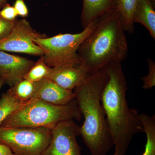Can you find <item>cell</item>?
<instances>
[{"label":"cell","instance_id":"obj_1","mask_svg":"<svg viewBox=\"0 0 155 155\" xmlns=\"http://www.w3.org/2000/svg\"><path fill=\"white\" fill-rule=\"evenodd\" d=\"M108 79L101 96L102 105L117 155H125L134 137L143 132L136 109L130 108L126 94L127 84L121 62L104 67Z\"/></svg>","mask_w":155,"mask_h":155},{"label":"cell","instance_id":"obj_2","mask_svg":"<svg viewBox=\"0 0 155 155\" xmlns=\"http://www.w3.org/2000/svg\"><path fill=\"white\" fill-rule=\"evenodd\" d=\"M108 79L104 67L91 73L83 84L73 90L84 119L81 135L91 155H107L114 146L101 101Z\"/></svg>","mask_w":155,"mask_h":155},{"label":"cell","instance_id":"obj_3","mask_svg":"<svg viewBox=\"0 0 155 155\" xmlns=\"http://www.w3.org/2000/svg\"><path fill=\"white\" fill-rule=\"evenodd\" d=\"M121 16L115 9L97 19L94 28L79 46L81 64L90 73L127 58L128 48Z\"/></svg>","mask_w":155,"mask_h":155},{"label":"cell","instance_id":"obj_4","mask_svg":"<svg viewBox=\"0 0 155 155\" xmlns=\"http://www.w3.org/2000/svg\"><path fill=\"white\" fill-rule=\"evenodd\" d=\"M82 119L75 99L63 105L38 99L30 100L11 115L1 126L45 127L52 129L58 123Z\"/></svg>","mask_w":155,"mask_h":155},{"label":"cell","instance_id":"obj_5","mask_svg":"<svg viewBox=\"0 0 155 155\" xmlns=\"http://www.w3.org/2000/svg\"><path fill=\"white\" fill-rule=\"evenodd\" d=\"M97 19L79 33L59 34L51 37L42 35L36 37L34 42L43 51L41 58L44 62L51 68L80 64L78 49L94 28Z\"/></svg>","mask_w":155,"mask_h":155},{"label":"cell","instance_id":"obj_6","mask_svg":"<svg viewBox=\"0 0 155 155\" xmlns=\"http://www.w3.org/2000/svg\"><path fill=\"white\" fill-rule=\"evenodd\" d=\"M51 131L45 127L0 126V143L16 155H42L51 141Z\"/></svg>","mask_w":155,"mask_h":155},{"label":"cell","instance_id":"obj_7","mask_svg":"<svg viewBox=\"0 0 155 155\" xmlns=\"http://www.w3.org/2000/svg\"><path fill=\"white\" fill-rule=\"evenodd\" d=\"M40 35L26 19H16L8 35L0 40V51L42 57L43 51L34 42V39Z\"/></svg>","mask_w":155,"mask_h":155},{"label":"cell","instance_id":"obj_8","mask_svg":"<svg viewBox=\"0 0 155 155\" xmlns=\"http://www.w3.org/2000/svg\"><path fill=\"white\" fill-rule=\"evenodd\" d=\"M80 132L74 120L58 123L52 129L51 141L42 155H82L77 140Z\"/></svg>","mask_w":155,"mask_h":155},{"label":"cell","instance_id":"obj_9","mask_svg":"<svg viewBox=\"0 0 155 155\" xmlns=\"http://www.w3.org/2000/svg\"><path fill=\"white\" fill-rule=\"evenodd\" d=\"M34 64L27 58L0 51V76L11 87L24 79Z\"/></svg>","mask_w":155,"mask_h":155},{"label":"cell","instance_id":"obj_10","mask_svg":"<svg viewBox=\"0 0 155 155\" xmlns=\"http://www.w3.org/2000/svg\"><path fill=\"white\" fill-rule=\"evenodd\" d=\"M35 91L32 99H38L46 102L63 105L75 99L73 91L65 89L47 78L35 82Z\"/></svg>","mask_w":155,"mask_h":155},{"label":"cell","instance_id":"obj_11","mask_svg":"<svg viewBox=\"0 0 155 155\" xmlns=\"http://www.w3.org/2000/svg\"><path fill=\"white\" fill-rule=\"evenodd\" d=\"M91 73L81 64L52 68L46 77L65 89L73 91L83 84Z\"/></svg>","mask_w":155,"mask_h":155},{"label":"cell","instance_id":"obj_12","mask_svg":"<svg viewBox=\"0 0 155 155\" xmlns=\"http://www.w3.org/2000/svg\"><path fill=\"white\" fill-rule=\"evenodd\" d=\"M116 9L113 0H83L81 20L84 28L93 21Z\"/></svg>","mask_w":155,"mask_h":155},{"label":"cell","instance_id":"obj_13","mask_svg":"<svg viewBox=\"0 0 155 155\" xmlns=\"http://www.w3.org/2000/svg\"><path fill=\"white\" fill-rule=\"evenodd\" d=\"M134 23L143 25L155 39V11L153 0H138L133 17Z\"/></svg>","mask_w":155,"mask_h":155},{"label":"cell","instance_id":"obj_14","mask_svg":"<svg viewBox=\"0 0 155 155\" xmlns=\"http://www.w3.org/2000/svg\"><path fill=\"white\" fill-rule=\"evenodd\" d=\"M116 9L122 19L123 27L126 32L134 33V31L133 17L138 0H113Z\"/></svg>","mask_w":155,"mask_h":155},{"label":"cell","instance_id":"obj_15","mask_svg":"<svg viewBox=\"0 0 155 155\" xmlns=\"http://www.w3.org/2000/svg\"><path fill=\"white\" fill-rule=\"evenodd\" d=\"M29 101L25 102L19 101L9 89L3 94L0 98V126L4 121Z\"/></svg>","mask_w":155,"mask_h":155},{"label":"cell","instance_id":"obj_16","mask_svg":"<svg viewBox=\"0 0 155 155\" xmlns=\"http://www.w3.org/2000/svg\"><path fill=\"white\" fill-rule=\"evenodd\" d=\"M146 134L147 142L144 152L142 155H155V115L139 114Z\"/></svg>","mask_w":155,"mask_h":155},{"label":"cell","instance_id":"obj_17","mask_svg":"<svg viewBox=\"0 0 155 155\" xmlns=\"http://www.w3.org/2000/svg\"><path fill=\"white\" fill-rule=\"evenodd\" d=\"M35 87V83L24 78L11 87L9 90L18 100L25 102L32 99Z\"/></svg>","mask_w":155,"mask_h":155},{"label":"cell","instance_id":"obj_18","mask_svg":"<svg viewBox=\"0 0 155 155\" xmlns=\"http://www.w3.org/2000/svg\"><path fill=\"white\" fill-rule=\"evenodd\" d=\"M51 68L44 62L41 58L36 63H35L25 74L24 78L35 83L46 77Z\"/></svg>","mask_w":155,"mask_h":155},{"label":"cell","instance_id":"obj_19","mask_svg":"<svg viewBox=\"0 0 155 155\" xmlns=\"http://www.w3.org/2000/svg\"><path fill=\"white\" fill-rule=\"evenodd\" d=\"M149 72L147 75L142 78V87L144 90H149L155 86V63L151 59H148Z\"/></svg>","mask_w":155,"mask_h":155},{"label":"cell","instance_id":"obj_20","mask_svg":"<svg viewBox=\"0 0 155 155\" xmlns=\"http://www.w3.org/2000/svg\"><path fill=\"white\" fill-rule=\"evenodd\" d=\"M18 16L14 6L6 3L0 10V17L8 21H15Z\"/></svg>","mask_w":155,"mask_h":155},{"label":"cell","instance_id":"obj_21","mask_svg":"<svg viewBox=\"0 0 155 155\" xmlns=\"http://www.w3.org/2000/svg\"><path fill=\"white\" fill-rule=\"evenodd\" d=\"M16 20L8 21L0 17V40L8 35L15 25Z\"/></svg>","mask_w":155,"mask_h":155},{"label":"cell","instance_id":"obj_22","mask_svg":"<svg viewBox=\"0 0 155 155\" xmlns=\"http://www.w3.org/2000/svg\"><path fill=\"white\" fill-rule=\"evenodd\" d=\"M14 7L18 16L22 17H26L28 16V9L24 0H16Z\"/></svg>","mask_w":155,"mask_h":155},{"label":"cell","instance_id":"obj_23","mask_svg":"<svg viewBox=\"0 0 155 155\" xmlns=\"http://www.w3.org/2000/svg\"><path fill=\"white\" fill-rule=\"evenodd\" d=\"M0 155H16L8 147L0 143Z\"/></svg>","mask_w":155,"mask_h":155},{"label":"cell","instance_id":"obj_24","mask_svg":"<svg viewBox=\"0 0 155 155\" xmlns=\"http://www.w3.org/2000/svg\"><path fill=\"white\" fill-rule=\"evenodd\" d=\"M5 84V80L4 79L0 76V91H1V89L2 88L3 85Z\"/></svg>","mask_w":155,"mask_h":155},{"label":"cell","instance_id":"obj_25","mask_svg":"<svg viewBox=\"0 0 155 155\" xmlns=\"http://www.w3.org/2000/svg\"><path fill=\"white\" fill-rule=\"evenodd\" d=\"M7 0H0V9L2 8L3 6L7 3Z\"/></svg>","mask_w":155,"mask_h":155},{"label":"cell","instance_id":"obj_26","mask_svg":"<svg viewBox=\"0 0 155 155\" xmlns=\"http://www.w3.org/2000/svg\"><path fill=\"white\" fill-rule=\"evenodd\" d=\"M114 155H116V153H114Z\"/></svg>","mask_w":155,"mask_h":155}]
</instances>
